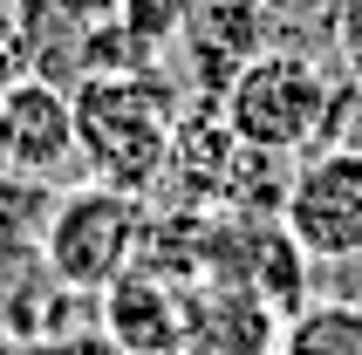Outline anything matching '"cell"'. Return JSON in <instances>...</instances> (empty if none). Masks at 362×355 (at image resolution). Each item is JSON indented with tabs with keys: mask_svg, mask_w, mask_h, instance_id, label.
<instances>
[{
	"mask_svg": "<svg viewBox=\"0 0 362 355\" xmlns=\"http://www.w3.org/2000/svg\"><path fill=\"white\" fill-rule=\"evenodd\" d=\"M185 103L178 89L151 69H96L76 82V164L96 185L117 192H151L171 164V137H178Z\"/></svg>",
	"mask_w": 362,
	"mask_h": 355,
	"instance_id": "6da1fadb",
	"label": "cell"
},
{
	"mask_svg": "<svg viewBox=\"0 0 362 355\" xmlns=\"http://www.w3.org/2000/svg\"><path fill=\"white\" fill-rule=\"evenodd\" d=\"M219 117L246 151H274V158H301L308 144H328L335 117V82L322 62L301 48H260L240 62V76L219 89Z\"/></svg>",
	"mask_w": 362,
	"mask_h": 355,
	"instance_id": "7a4b0ae2",
	"label": "cell"
},
{
	"mask_svg": "<svg viewBox=\"0 0 362 355\" xmlns=\"http://www.w3.org/2000/svg\"><path fill=\"white\" fill-rule=\"evenodd\" d=\"M144 239H151V205H144V192H117V185L82 178L76 192L55 198V212L41 226V267H48L69 294L96 301L117 274H130L144 260Z\"/></svg>",
	"mask_w": 362,
	"mask_h": 355,
	"instance_id": "3957f363",
	"label": "cell"
},
{
	"mask_svg": "<svg viewBox=\"0 0 362 355\" xmlns=\"http://www.w3.org/2000/svg\"><path fill=\"white\" fill-rule=\"evenodd\" d=\"M281 226L294 233L308 260H362V158L349 144H322L315 158L294 164L281 198Z\"/></svg>",
	"mask_w": 362,
	"mask_h": 355,
	"instance_id": "277c9868",
	"label": "cell"
},
{
	"mask_svg": "<svg viewBox=\"0 0 362 355\" xmlns=\"http://www.w3.org/2000/svg\"><path fill=\"white\" fill-rule=\"evenodd\" d=\"M76 164V89L21 69L0 89V178L48 185Z\"/></svg>",
	"mask_w": 362,
	"mask_h": 355,
	"instance_id": "5b68a950",
	"label": "cell"
},
{
	"mask_svg": "<svg viewBox=\"0 0 362 355\" xmlns=\"http://www.w3.org/2000/svg\"><path fill=\"white\" fill-rule=\"evenodd\" d=\"M96 328L117 355H185L192 349V287L137 260L96 294Z\"/></svg>",
	"mask_w": 362,
	"mask_h": 355,
	"instance_id": "8992f818",
	"label": "cell"
},
{
	"mask_svg": "<svg viewBox=\"0 0 362 355\" xmlns=\"http://www.w3.org/2000/svg\"><path fill=\"white\" fill-rule=\"evenodd\" d=\"M281 308L246 280L192 287V355H281Z\"/></svg>",
	"mask_w": 362,
	"mask_h": 355,
	"instance_id": "52a82bcc",
	"label": "cell"
},
{
	"mask_svg": "<svg viewBox=\"0 0 362 355\" xmlns=\"http://www.w3.org/2000/svg\"><path fill=\"white\" fill-rule=\"evenodd\" d=\"M281 355H362L356 301H308L281 321Z\"/></svg>",
	"mask_w": 362,
	"mask_h": 355,
	"instance_id": "ba28073f",
	"label": "cell"
},
{
	"mask_svg": "<svg viewBox=\"0 0 362 355\" xmlns=\"http://www.w3.org/2000/svg\"><path fill=\"white\" fill-rule=\"evenodd\" d=\"M117 28H123V41H130L137 62H158L171 41H185L192 0H117Z\"/></svg>",
	"mask_w": 362,
	"mask_h": 355,
	"instance_id": "9c48e42d",
	"label": "cell"
},
{
	"mask_svg": "<svg viewBox=\"0 0 362 355\" xmlns=\"http://www.w3.org/2000/svg\"><path fill=\"white\" fill-rule=\"evenodd\" d=\"M335 62H342V76L362 89V0H335Z\"/></svg>",
	"mask_w": 362,
	"mask_h": 355,
	"instance_id": "30bf717a",
	"label": "cell"
},
{
	"mask_svg": "<svg viewBox=\"0 0 362 355\" xmlns=\"http://www.w3.org/2000/svg\"><path fill=\"white\" fill-rule=\"evenodd\" d=\"M328 144H349L362 158V89L349 82V89H335V117H328Z\"/></svg>",
	"mask_w": 362,
	"mask_h": 355,
	"instance_id": "8fae6325",
	"label": "cell"
},
{
	"mask_svg": "<svg viewBox=\"0 0 362 355\" xmlns=\"http://www.w3.org/2000/svg\"><path fill=\"white\" fill-rule=\"evenodd\" d=\"M0 355H28V342H21V335H7V328H0Z\"/></svg>",
	"mask_w": 362,
	"mask_h": 355,
	"instance_id": "7c38bea8",
	"label": "cell"
}]
</instances>
